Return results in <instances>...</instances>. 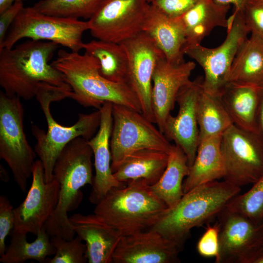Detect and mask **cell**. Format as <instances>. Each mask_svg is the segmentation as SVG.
Here are the masks:
<instances>
[{
  "instance_id": "obj_1",
  "label": "cell",
  "mask_w": 263,
  "mask_h": 263,
  "mask_svg": "<svg viewBox=\"0 0 263 263\" xmlns=\"http://www.w3.org/2000/svg\"><path fill=\"white\" fill-rule=\"evenodd\" d=\"M58 46L29 39L0 50V85L4 93L28 100L36 96L41 82L72 90L64 75L50 63Z\"/></svg>"
},
{
  "instance_id": "obj_2",
  "label": "cell",
  "mask_w": 263,
  "mask_h": 263,
  "mask_svg": "<svg viewBox=\"0 0 263 263\" xmlns=\"http://www.w3.org/2000/svg\"><path fill=\"white\" fill-rule=\"evenodd\" d=\"M52 65L64 76L72 90L71 98L85 107L99 110L109 102L142 113L136 95L127 83L109 81L100 73L94 57L84 53L60 49Z\"/></svg>"
},
{
  "instance_id": "obj_3",
  "label": "cell",
  "mask_w": 263,
  "mask_h": 263,
  "mask_svg": "<svg viewBox=\"0 0 263 263\" xmlns=\"http://www.w3.org/2000/svg\"><path fill=\"white\" fill-rule=\"evenodd\" d=\"M93 155L88 140L78 137L64 147L56 160L53 178L59 184V199L43 227L50 237L58 236L66 240L74 238L75 233L68 213L80 204L83 196L81 188L93 185Z\"/></svg>"
},
{
  "instance_id": "obj_4",
  "label": "cell",
  "mask_w": 263,
  "mask_h": 263,
  "mask_svg": "<svg viewBox=\"0 0 263 263\" xmlns=\"http://www.w3.org/2000/svg\"><path fill=\"white\" fill-rule=\"evenodd\" d=\"M241 188L225 180L206 183L184 193L177 204L168 208L152 226L181 248L191 229L218 216Z\"/></svg>"
},
{
  "instance_id": "obj_5",
  "label": "cell",
  "mask_w": 263,
  "mask_h": 263,
  "mask_svg": "<svg viewBox=\"0 0 263 263\" xmlns=\"http://www.w3.org/2000/svg\"><path fill=\"white\" fill-rule=\"evenodd\" d=\"M72 90H66L47 83H40L36 96L46 118V132L36 125H32V132L36 140L35 150L41 161L46 182L53 179L54 167L64 147L75 138L82 137L89 140L95 134L100 123L99 110L93 113H79L77 122L66 127L58 123L52 116L51 103L70 98Z\"/></svg>"
},
{
  "instance_id": "obj_6",
  "label": "cell",
  "mask_w": 263,
  "mask_h": 263,
  "mask_svg": "<svg viewBox=\"0 0 263 263\" xmlns=\"http://www.w3.org/2000/svg\"><path fill=\"white\" fill-rule=\"evenodd\" d=\"M95 205L94 213L121 236L151 228L168 208L143 179L111 189Z\"/></svg>"
},
{
  "instance_id": "obj_7",
  "label": "cell",
  "mask_w": 263,
  "mask_h": 263,
  "mask_svg": "<svg viewBox=\"0 0 263 263\" xmlns=\"http://www.w3.org/2000/svg\"><path fill=\"white\" fill-rule=\"evenodd\" d=\"M88 21L43 14L33 6L23 7L9 29L0 50L11 48L20 39L51 41L71 51L83 49L82 36L89 30Z\"/></svg>"
},
{
  "instance_id": "obj_8",
  "label": "cell",
  "mask_w": 263,
  "mask_h": 263,
  "mask_svg": "<svg viewBox=\"0 0 263 263\" xmlns=\"http://www.w3.org/2000/svg\"><path fill=\"white\" fill-rule=\"evenodd\" d=\"M24 109L20 98L0 92V157L10 168L22 192L28 179L37 154L27 141L23 128Z\"/></svg>"
},
{
  "instance_id": "obj_9",
  "label": "cell",
  "mask_w": 263,
  "mask_h": 263,
  "mask_svg": "<svg viewBox=\"0 0 263 263\" xmlns=\"http://www.w3.org/2000/svg\"><path fill=\"white\" fill-rule=\"evenodd\" d=\"M112 115L110 149L113 173L127 156L137 150L153 149L169 153L172 145L141 113L112 104Z\"/></svg>"
},
{
  "instance_id": "obj_10",
  "label": "cell",
  "mask_w": 263,
  "mask_h": 263,
  "mask_svg": "<svg viewBox=\"0 0 263 263\" xmlns=\"http://www.w3.org/2000/svg\"><path fill=\"white\" fill-rule=\"evenodd\" d=\"M227 35L224 42L215 48L201 44L184 49L185 55L194 60L204 73L202 86L208 94L220 96L229 82L231 67L237 52L249 33L241 11L234 10L228 18Z\"/></svg>"
},
{
  "instance_id": "obj_11",
  "label": "cell",
  "mask_w": 263,
  "mask_h": 263,
  "mask_svg": "<svg viewBox=\"0 0 263 263\" xmlns=\"http://www.w3.org/2000/svg\"><path fill=\"white\" fill-rule=\"evenodd\" d=\"M224 180L239 187L263 174V141L256 133L232 125L221 137Z\"/></svg>"
},
{
  "instance_id": "obj_12",
  "label": "cell",
  "mask_w": 263,
  "mask_h": 263,
  "mask_svg": "<svg viewBox=\"0 0 263 263\" xmlns=\"http://www.w3.org/2000/svg\"><path fill=\"white\" fill-rule=\"evenodd\" d=\"M148 0H103L88 19L97 39L121 43L142 31Z\"/></svg>"
},
{
  "instance_id": "obj_13",
  "label": "cell",
  "mask_w": 263,
  "mask_h": 263,
  "mask_svg": "<svg viewBox=\"0 0 263 263\" xmlns=\"http://www.w3.org/2000/svg\"><path fill=\"white\" fill-rule=\"evenodd\" d=\"M220 252L216 263H254L263 250V221L256 224L225 208L218 215Z\"/></svg>"
},
{
  "instance_id": "obj_14",
  "label": "cell",
  "mask_w": 263,
  "mask_h": 263,
  "mask_svg": "<svg viewBox=\"0 0 263 263\" xmlns=\"http://www.w3.org/2000/svg\"><path fill=\"white\" fill-rule=\"evenodd\" d=\"M120 44L128 58L127 83L139 99L142 113L155 123L151 103L152 75L158 62L165 56L143 31Z\"/></svg>"
},
{
  "instance_id": "obj_15",
  "label": "cell",
  "mask_w": 263,
  "mask_h": 263,
  "mask_svg": "<svg viewBox=\"0 0 263 263\" xmlns=\"http://www.w3.org/2000/svg\"><path fill=\"white\" fill-rule=\"evenodd\" d=\"M32 181L24 201L14 209L13 230L37 235L56 209L60 186L53 178L46 182L41 161L36 160L32 169Z\"/></svg>"
},
{
  "instance_id": "obj_16",
  "label": "cell",
  "mask_w": 263,
  "mask_h": 263,
  "mask_svg": "<svg viewBox=\"0 0 263 263\" xmlns=\"http://www.w3.org/2000/svg\"><path fill=\"white\" fill-rule=\"evenodd\" d=\"M202 81L201 77H197L180 90L176 99L178 112L175 116L170 114L168 117L163 130L166 138L184 151L189 167L195 159L199 143L197 105Z\"/></svg>"
},
{
  "instance_id": "obj_17",
  "label": "cell",
  "mask_w": 263,
  "mask_h": 263,
  "mask_svg": "<svg viewBox=\"0 0 263 263\" xmlns=\"http://www.w3.org/2000/svg\"><path fill=\"white\" fill-rule=\"evenodd\" d=\"M181 248L150 228L121 236L114 252V263H177Z\"/></svg>"
},
{
  "instance_id": "obj_18",
  "label": "cell",
  "mask_w": 263,
  "mask_h": 263,
  "mask_svg": "<svg viewBox=\"0 0 263 263\" xmlns=\"http://www.w3.org/2000/svg\"><path fill=\"white\" fill-rule=\"evenodd\" d=\"M195 66L192 61L172 63L165 57L158 62L152 75L151 103L155 123L161 132L179 91L191 81Z\"/></svg>"
},
{
  "instance_id": "obj_19",
  "label": "cell",
  "mask_w": 263,
  "mask_h": 263,
  "mask_svg": "<svg viewBox=\"0 0 263 263\" xmlns=\"http://www.w3.org/2000/svg\"><path fill=\"white\" fill-rule=\"evenodd\" d=\"M99 110L101 113L99 127L96 134L88 140L94 156L95 169L89 200L95 205L111 189L126 185L115 179L111 168L110 138L113 127L112 103L105 102Z\"/></svg>"
},
{
  "instance_id": "obj_20",
  "label": "cell",
  "mask_w": 263,
  "mask_h": 263,
  "mask_svg": "<svg viewBox=\"0 0 263 263\" xmlns=\"http://www.w3.org/2000/svg\"><path fill=\"white\" fill-rule=\"evenodd\" d=\"M70 222L77 236L86 242L89 263H112L121 235L100 216L74 214Z\"/></svg>"
},
{
  "instance_id": "obj_21",
  "label": "cell",
  "mask_w": 263,
  "mask_h": 263,
  "mask_svg": "<svg viewBox=\"0 0 263 263\" xmlns=\"http://www.w3.org/2000/svg\"><path fill=\"white\" fill-rule=\"evenodd\" d=\"M142 31L152 38L168 61H185L186 33L180 17H170L150 4Z\"/></svg>"
},
{
  "instance_id": "obj_22",
  "label": "cell",
  "mask_w": 263,
  "mask_h": 263,
  "mask_svg": "<svg viewBox=\"0 0 263 263\" xmlns=\"http://www.w3.org/2000/svg\"><path fill=\"white\" fill-rule=\"evenodd\" d=\"M263 94L261 87L229 82L220 96L234 125L259 134L257 119Z\"/></svg>"
},
{
  "instance_id": "obj_23",
  "label": "cell",
  "mask_w": 263,
  "mask_h": 263,
  "mask_svg": "<svg viewBox=\"0 0 263 263\" xmlns=\"http://www.w3.org/2000/svg\"><path fill=\"white\" fill-rule=\"evenodd\" d=\"M230 5L215 0H199L180 17L186 33L184 49L201 43L216 27L227 28V13Z\"/></svg>"
},
{
  "instance_id": "obj_24",
  "label": "cell",
  "mask_w": 263,
  "mask_h": 263,
  "mask_svg": "<svg viewBox=\"0 0 263 263\" xmlns=\"http://www.w3.org/2000/svg\"><path fill=\"white\" fill-rule=\"evenodd\" d=\"M221 137H210L199 143L195 159L183 182L184 193L198 186L224 178Z\"/></svg>"
},
{
  "instance_id": "obj_25",
  "label": "cell",
  "mask_w": 263,
  "mask_h": 263,
  "mask_svg": "<svg viewBox=\"0 0 263 263\" xmlns=\"http://www.w3.org/2000/svg\"><path fill=\"white\" fill-rule=\"evenodd\" d=\"M169 153L153 149H143L127 156L113 173L119 182L126 183L138 179L149 185L156 184L168 164Z\"/></svg>"
},
{
  "instance_id": "obj_26",
  "label": "cell",
  "mask_w": 263,
  "mask_h": 263,
  "mask_svg": "<svg viewBox=\"0 0 263 263\" xmlns=\"http://www.w3.org/2000/svg\"><path fill=\"white\" fill-rule=\"evenodd\" d=\"M187 157L182 149L172 145L167 167L158 181L150 188L169 208L175 206L184 193L183 180L189 173Z\"/></svg>"
},
{
  "instance_id": "obj_27",
  "label": "cell",
  "mask_w": 263,
  "mask_h": 263,
  "mask_svg": "<svg viewBox=\"0 0 263 263\" xmlns=\"http://www.w3.org/2000/svg\"><path fill=\"white\" fill-rule=\"evenodd\" d=\"M229 82L263 88V39L251 35L239 48L234 60Z\"/></svg>"
},
{
  "instance_id": "obj_28",
  "label": "cell",
  "mask_w": 263,
  "mask_h": 263,
  "mask_svg": "<svg viewBox=\"0 0 263 263\" xmlns=\"http://www.w3.org/2000/svg\"><path fill=\"white\" fill-rule=\"evenodd\" d=\"M83 49L97 60L99 72L104 78L127 83L128 58L121 44L96 39L84 43Z\"/></svg>"
},
{
  "instance_id": "obj_29",
  "label": "cell",
  "mask_w": 263,
  "mask_h": 263,
  "mask_svg": "<svg viewBox=\"0 0 263 263\" xmlns=\"http://www.w3.org/2000/svg\"><path fill=\"white\" fill-rule=\"evenodd\" d=\"M32 242L27 240V234L12 230L10 243L5 253L0 256L2 263H23L33 260L46 263L48 257L55 255L56 248L51 242V238L43 228Z\"/></svg>"
},
{
  "instance_id": "obj_30",
  "label": "cell",
  "mask_w": 263,
  "mask_h": 263,
  "mask_svg": "<svg viewBox=\"0 0 263 263\" xmlns=\"http://www.w3.org/2000/svg\"><path fill=\"white\" fill-rule=\"evenodd\" d=\"M199 142L222 135L233 125L220 96L205 92L200 94L197 105Z\"/></svg>"
},
{
  "instance_id": "obj_31",
  "label": "cell",
  "mask_w": 263,
  "mask_h": 263,
  "mask_svg": "<svg viewBox=\"0 0 263 263\" xmlns=\"http://www.w3.org/2000/svg\"><path fill=\"white\" fill-rule=\"evenodd\" d=\"M103 0H40L33 6L45 14L89 19Z\"/></svg>"
},
{
  "instance_id": "obj_32",
  "label": "cell",
  "mask_w": 263,
  "mask_h": 263,
  "mask_svg": "<svg viewBox=\"0 0 263 263\" xmlns=\"http://www.w3.org/2000/svg\"><path fill=\"white\" fill-rule=\"evenodd\" d=\"M225 209L242 214L256 224L263 221V174L246 192L237 195Z\"/></svg>"
},
{
  "instance_id": "obj_33",
  "label": "cell",
  "mask_w": 263,
  "mask_h": 263,
  "mask_svg": "<svg viewBox=\"0 0 263 263\" xmlns=\"http://www.w3.org/2000/svg\"><path fill=\"white\" fill-rule=\"evenodd\" d=\"M51 242L56 251L53 258L47 259L48 263H85L86 245L77 236L66 240L58 236L51 237Z\"/></svg>"
},
{
  "instance_id": "obj_34",
  "label": "cell",
  "mask_w": 263,
  "mask_h": 263,
  "mask_svg": "<svg viewBox=\"0 0 263 263\" xmlns=\"http://www.w3.org/2000/svg\"><path fill=\"white\" fill-rule=\"evenodd\" d=\"M241 11L249 33L263 39V0H249Z\"/></svg>"
},
{
  "instance_id": "obj_35",
  "label": "cell",
  "mask_w": 263,
  "mask_h": 263,
  "mask_svg": "<svg viewBox=\"0 0 263 263\" xmlns=\"http://www.w3.org/2000/svg\"><path fill=\"white\" fill-rule=\"evenodd\" d=\"M219 222L213 225H208L205 232L199 239L196 249L198 254L205 258L218 259L220 252Z\"/></svg>"
},
{
  "instance_id": "obj_36",
  "label": "cell",
  "mask_w": 263,
  "mask_h": 263,
  "mask_svg": "<svg viewBox=\"0 0 263 263\" xmlns=\"http://www.w3.org/2000/svg\"><path fill=\"white\" fill-rule=\"evenodd\" d=\"M14 208L6 196H0V256L6 251L5 239L14 228Z\"/></svg>"
},
{
  "instance_id": "obj_37",
  "label": "cell",
  "mask_w": 263,
  "mask_h": 263,
  "mask_svg": "<svg viewBox=\"0 0 263 263\" xmlns=\"http://www.w3.org/2000/svg\"><path fill=\"white\" fill-rule=\"evenodd\" d=\"M199 0H148L149 3L165 14L179 17L191 8Z\"/></svg>"
},
{
  "instance_id": "obj_38",
  "label": "cell",
  "mask_w": 263,
  "mask_h": 263,
  "mask_svg": "<svg viewBox=\"0 0 263 263\" xmlns=\"http://www.w3.org/2000/svg\"><path fill=\"white\" fill-rule=\"evenodd\" d=\"M23 7V2L17 1L0 13V47L9 28Z\"/></svg>"
},
{
  "instance_id": "obj_39",
  "label": "cell",
  "mask_w": 263,
  "mask_h": 263,
  "mask_svg": "<svg viewBox=\"0 0 263 263\" xmlns=\"http://www.w3.org/2000/svg\"><path fill=\"white\" fill-rule=\"evenodd\" d=\"M249 0H215L220 4L225 5H232L234 10L241 11Z\"/></svg>"
},
{
  "instance_id": "obj_40",
  "label": "cell",
  "mask_w": 263,
  "mask_h": 263,
  "mask_svg": "<svg viewBox=\"0 0 263 263\" xmlns=\"http://www.w3.org/2000/svg\"><path fill=\"white\" fill-rule=\"evenodd\" d=\"M257 124L259 134L263 141V94L258 112Z\"/></svg>"
},
{
  "instance_id": "obj_41",
  "label": "cell",
  "mask_w": 263,
  "mask_h": 263,
  "mask_svg": "<svg viewBox=\"0 0 263 263\" xmlns=\"http://www.w3.org/2000/svg\"><path fill=\"white\" fill-rule=\"evenodd\" d=\"M24 0H0V13L3 11L14 2L17 1L23 2Z\"/></svg>"
},
{
  "instance_id": "obj_42",
  "label": "cell",
  "mask_w": 263,
  "mask_h": 263,
  "mask_svg": "<svg viewBox=\"0 0 263 263\" xmlns=\"http://www.w3.org/2000/svg\"><path fill=\"white\" fill-rule=\"evenodd\" d=\"M254 263H263V252L260 254Z\"/></svg>"
},
{
  "instance_id": "obj_43",
  "label": "cell",
  "mask_w": 263,
  "mask_h": 263,
  "mask_svg": "<svg viewBox=\"0 0 263 263\" xmlns=\"http://www.w3.org/2000/svg\"><path fill=\"white\" fill-rule=\"evenodd\" d=\"M263 252H262V253H263Z\"/></svg>"
}]
</instances>
